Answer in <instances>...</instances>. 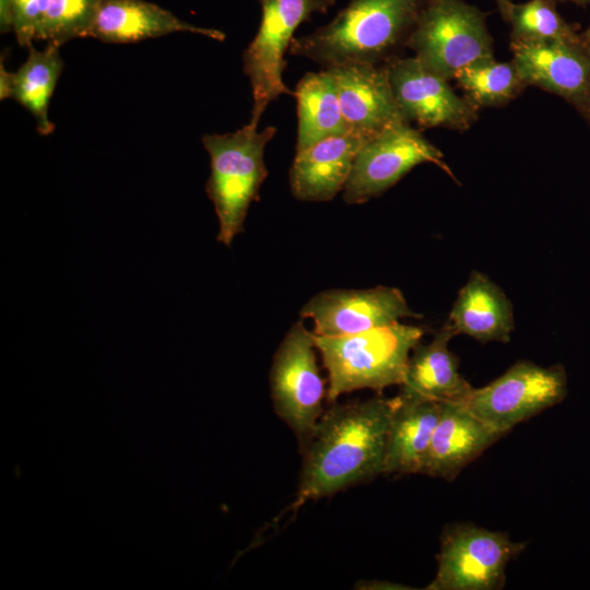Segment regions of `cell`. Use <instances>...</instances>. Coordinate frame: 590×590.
I'll list each match as a JSON object with an SVG mask.
<instances>
[{
  "instance_id": "6da1fadb",
  "label": "cell",
  "mask_w": 590,
  "mask_h": 590,
  "mask_svg": "<svg viewBox=\"0 0 590 590\" xmlns=\"http://www.w3.org/2000/svg\"><path fill=\"white\" fill-rule=\"evenodd\" d=\"M394 398L374 397L331 406L300 449L303 464L293 509L384 474Z\"/></svg>"
},
{
  "instance_id": "7a4b0ae2",
  "label": "cell",
  "mask_w": 590,
  "mask_h": 590,
  "mask_svg": "<svg viewBox=\"0 0 590 590\" xmlns=\"http://www.w3.org/2000/svg\"><path fill=\"white\" fill-rule=\"evenodd\" d=\"M430 0H350L327 24L294 37L290 54L324 69L346 62L381 66L398 57Z\"/></svg>"
},
{
  "instance_id": "3957f363",
  "label": "cell",
  "mask_w": 590,
  "mask_h": 590,
  "mask_svg": "<svg viewBox=\"0 0 590 590\" xmlns=\"http://www.w3.org/2000/svg\"><path fill=\"white\" fill-rule=\"evenodd\" d=\"M424 333L422 327L397 322L347 335H316L328 374L327 402L354 390L401 386L411 352Z\"/></svg>"
},
{
  "instance_id": "277c9868",
  "label": "cell",
  "mask_w": 590,
  "mask_h": 590,
  "mask_svg": "<svg viewBox=\"0 0 590 590\" xmlns=\"http://www.w3.org/2000/svg\"><path fill=\"white\" fill-rule=\"evenodd\" d=\"M276 131L272 126L258 131V125L248 121L234 132L202 137L210 156L205 192L219 220L216 240L225 246L244 232L250 204L259 199L268 176L264 149Z\"/></svg>"
},
{
  "instance_id": "5b68a950",
  "label": "cell",
  "mask_w": 590,
  "mask_h": 590,
  "mask_svg": "<svg viewBox=\"0 0 590 590\" xmlns=\"http://www.w3.org/2000/svg\"><path fill=\"white\" fill-rule=\"evenodd\" d=\"M406 48L428 70L449 81L467 64L494 56L486 14L464 0H430Z\"/></svg>"
},
{
  "instance_id": "8992f818",
  "label": "cell",
  "mask_w": 590,
  "mask_h": 590,
  "mask_svg": "<svg viewBox=\"0 0 590 590\" xmlns=\"http://www.w3.org/2000/svg\"><path fill=\"white\" fill-rule=\"evenodd\" d=\"M316 352L315 332L299 320L278 346L269 374L274 411L295 434L300 449L315 432L327 400Z\"/></svg>"
},
{
  "instance_id": "52a82bcc",
  "label": "cell",
  "mask_w": 590,
  "mask_h": 590,
  "mask_svg": "<svg viewBox=\"0 0 590 590\" xmlns=\"http://www.w3.org/2000/svg\"><path fill=\"white\" fill-rule=\"evenodd\" d=\"M261 22L243 52V71L249 79L252 110L249 121L259 125L269 104L282 94L293 95L284 84L285 52L297 27L315 13H326L335 0H259Z\"/></svg>"
},
{
  "instance_id": "ba28073f",
  "label": "cell",
  "mask_w": 590,
  "mask_h": 590,
  "mask_svg": "<svg viewBox=\"0 0 590 590\" xmlns=\"http://www.w3.org/2000/svg\"><path fill=\"white\" fill-rule=\"evenodd\" d=\"M527 546L473 523L446 527L437 554V573L427 590H498L508 563Z\"/></svg>"
},
{
  "instance_id": "9c48e42d",
  "label": "cell",
  "mask_w": 590,
  "mask_h": 590,
  "mask_svg": "<svg viewBox=\"0 0 590 590\" xmlns=\"http://www.w3.org/2000/svg\"><path fill=\"white\" fill-rule=\"evenodd\" d=\"M567 374L560 364L539 366L521 359L482 388H474L464 406L504 435L517 424L564 400Z\"/></svg>"
},
{
  "instance_id": "30bf717a",
  "label": "cell",
  "mask_w": 590,
  "mask_h": 590,
  "mask_svg": "<svg viewBox=\"0 0 590 590\" xmlns=\"http://www.w3.org/2000/svg\"><path fill=\"white\" fill-rule=\"evenodd\" d=\"M432 163L451 178V169L442 152L410 122L388 127L370 138L358 151L343 199L349 204H362L394 186L415 166Z\"/></svg>"
},
{
  "instance_id": "8fae6325",
  "label": "cell",
  "mask_w": 590,
  "mask_h": 590,
  "mask_svg": "<svg viewBox=\"0 0 590 590\" xmlns=\"http://www.w3.org/2000/svg\"><path fill=\"white\" fill-rule=\"evenodd\" d=\"M384 66L403 118L422 128L470 129L480 107L458 95L449 80L428 70L413 57H396Z\"/></svg>"
},
{
  "instance_id": "7c38bea8",
  "label": "cell",
  "mask_w": 590,
  "mask_h": 590,
  "mask_svg": "<svg viewBox=\"0 0 590 590\" xmlns=\"http://www.w3.org/2000/svg\"><path fill=\"white\" fill-rule=\"evenodd\" d=\"M320 337H340L386 327L404 318H418L397 287L332 288L314 295L302 308Z\"/></svg>"
},
{
  "instance_id": "4fadbf2b",
  "label": "cell",
  "mask_w": 590,
  "mask_h": 590,
  "mask_svg": "<svg viewBox=\"0 0 590 590\" xmlns=\"http://www.w3.org/2000/svg\"><path fill=\"white\" fill-rule=\"evenodd\" d=\"M511 61L526 85L536 86L590 117V54L579 42H511Z\"/></svg>"
},
{
  "instance_id": "5bb4252c",
  "label": "cell",
  "mask_w": 590,
  "mask_h": 590,
  "mask_svg": "<svg viewBox=\"0 0 590 590\" xmlns=\"http://www.w3.org/2000/svg\"><path fill=\"white\" fill-rule=\"evenodd\" d=\"M329 69L335 80L349 131L371 138L388 127L408 122L397 104L384 64L346 62Z\"/></svg>"
},
{
  "instance_id": "9a60e30c",
  "label": "cell",
  "mask_w": 590,
  "mask_h": 590,
  "mask_svg": "<svg viewBox=\"0 0 590 590\" xmlns=\"http://www.w3.org/2000/svg\"><path fill=\"white\" fill-rule=\"evenodd\" d=\"M369 139L370 137L347 131L322 139L296 152L290 169L293 196L309 202L332 200L344 189L355 157Z\"/></svg>"
},
{
  "instance_id": "2e32d148",
  "label": "cell",
  "mask_w": 590,
  "mask_h": 590,
  "mask_svg": "<svg viewBox=\"0 0 590 590\" xmlns=\"http://www.w3.org/2000/svg\"><path fill=\"white\" fill-rule=\"evenodd\" d=\"M502 436L463 403L442 402L421 474L453 481Z\"/></svg>"
},
{
  "instance_id": "e0dca14e",
  "label": "cell",
  "mask_w": 590,
  "mask_h": 590,
  "mask_svg": "<svg viewBox=\"0 0 590 590\" xmlns=\"http://www.w3.org/2000/svg\"><path fill=\"white\" fill-rule=\"evenodd\" d=\"M173 33H192L224 42L216 28L190 24L145 0H103L86 37L107 44H130Z\"/></svg>"
},
{
  "instance_id": "ac0fdd59",
  "label": "cell",
  "mask_w": 590,
  "mask_h": 590,
  "mask_svg": "<svg viewBox=\"0 0 590 590\" xmlns=\"http://www.w3.org/2000/svg\"><path fill=\"white\" fill-rule=\"evenodd\" d=\"M441 406L442 402L403 392L394 397L385 474L421 473Z\"/></svg>"
},
{
  "instance_id": "d6986e66",
  "label": "cell",
  "mask_w": 590,
  "mask_h": 590,
  "mask_svg": "<svg viewBox=\"0 0 590 590\" xmlns=\"http://www.w3.org/2000/svg\"><path fill=\"white\" fill-rule=\"evenodd\" d=\"M456 334L480 342H508L515 328L512 304L486 274L472 271L446 322Z\"/></svg>"
},
{
  "instance_id": "ffe728a7",
  "label": "cell",
  "mask_w": 590,
  "mask_h": 590,
  "mask_svg": "<svg viewBox=\"0 0 590 590\" xmlns=\"http://www.w3.org/2000/svg\"><path fill=\"white\" fill-rule=\"evenodd\" d=\"M455 335L445 323L428 343L418 342L414 346L400 392L439 402L464 403L474 388L459 373L458 359L448 347Z\"/></svg>"
},
{
  "instance_id": "44dd1931",
  "label": "cell",
  "mask_w": 590,
  "mask_h": 590,
  "mask_svg": "<svg viewBox=\"0 0 590 590\" xmlns=\"http://www.w3.org/2000/svg\"><path fill=\"white\" fill-rule=\"evenodd\" d=\"M293 95L296 97L298 117L295 152L349 131L330 69L307 72L298 81Z\"/></svg>"
},
{
  "instance_id": "7402d4cb",
  "label": "cell",
  "mask_w": 590,
  "mask_h": 590,
  "mask_svg": "<svg viewBox=\"0 0 590 590\" xmlns=\"http://www.w3.org/2000/svg\"><path fill=\"white\" fill-rule=\"evenodd\" d=\"M27 48L26 60L13 72L11 98L32 114L42 135H49L55 130L49 104L63 68L60 47L47 43L42 50L33 45Z\"/></svg>"
},
{
  "instance_id": "603a6c76",
  "label": "cell",
  "mask_w": 590,
  "mask_h": 590,
  "mask_svg": "<svg viewBox=\"0 0 590 590\" xmlns=\"http://www.w3.org/2000/svg\"><path fill=\"white\" fill-rule=\"evenodd\" d=\"M455 80L465 97L479 107L506 105L527 86L512 61H498L494 56L467 64Z\"/></svg>"
},
{
  "instance_id": "cb8c5ba5",
  "label": "cell",
  "mask_w": 590,
  "mask_h": 590,
  "mask_svg": "<svg viewBox=\"0 0 590 590\" xmlns=\"http://www.w3.org/2000/svg\"><path fill=\"white\" fill-rule=\"evenodd\" d=\"M508 23L511 42L581 40V35L563 19L553 0L514 3Z\"/></svg>"
},
{
  "instance_id": "d4e9b609",
  "label": "cell",
  "mask_w": 590,
  "mask_h": 590,
  "mask_svg": "<svg viewBox=\"0 0 590 590\" xmlns=\"http://www.w3.org/2000/svg\"><path fill=\"white\" fill-rule=\"evenodd\" d=\"M103 0H50L39 40L61 47L71 39L86 37Z\"/></svg>"
},
{
  "instance_id": "484cf974",
  "label": "cell",
  "mask_w": 590,
  "mask_h": 590,
  "mask_svg": "<svg viewBox=\"0 0 590 590\" xmlns=\"http://www.w3.org/2000/svg\"><path fill=\"white\" fill-rule=\"evenodd\" d=\"M50 0H12V31L21 46L30 47L39 39L40 28Z\"/></svg>"
},
{
  "instance_id": "4316f807",
  "label": "cell",
  "mask_w": 590,
  "mask_h": 590,
  "mask_svg": "<svg viewBox=\"0 0 590 590\" xmlns=\"http://www.w3.org/2000/svg\"><path fill=\"white\" fill-rule=\"evenodd\" d=\"M13 88V72L5 69L4 64H0V98L7 99L12 97Z\"/></svg>"
},
{
  "instance_id": "83f0119b",
  "label": "cell",
  "mask_w": 590,
  "mask_h": 590,
  "mask_svg": "<svg viewBox=\"0 0 590 590\" xmlns=\"http://www.w3.org/2000/svg\"><path fill=\"white\" fill-rule=\"evenodd\" d=\"M0 25H1L2 33L12 31V25H13L12 0H0Z\"/></svg>"
},
{
  "instance_id": "f1b7e54d",
  "label": "cell",
  "mask_w": 590,
  "mask_h": 590,
  "mask_svg": "<svg viewBox=\"0 0 590 590\" xmlns=\"http://www.w3.org/2000/svg\"><path fill=\"white\" fill-rule=\"evenodd\" d=\"M495 3L502 19L508 23L510 9L514 3L511 0H495Z\"/></svg>"
},
{
  "instance_id": "f546056e",
  "label": "cell",
  "mask_w": 590,
  "mask_h": 590,
  "mask_svg": "<svg viewBox=\"0 0 590 590\" xmlns=\"http://www.w3.org/2000/svg\"><path fill=\"white\" fill-rule=\"evenodd\" d=\"M582 44L590 54V28H587V31L581 35Z\"/></svg>"
},
{
  "instance_id": "4dcf8cb0",
  "label": "cell",
  "mask_w": 590,
  "mask_h": 590,
  "mask_svg": "<svg viewBox=\"0 0 590 590\" xmlns=\"http://www.w3.org/2000/svg\"><path fill=\"white\" fill-rule=\"evenodd\" d=\"M553 1H570L579 5H586L590 2V0H553Z\"/></svg>"
},
{
  "instance_id": "1f68e13d",
  "label": "cell",
  "mask_w": 590,
  "mask_h": 590,
  "mask_svg": "<svg viewBox=\"0 0 590 590\" xmlns=\"http://www.w3.org/2000/svg\"><path fill=\"white\" fill-rule=\"evenodd\" d=\"M589 122H590V117H589Z\"/></svg>"
},
{
  "instance_id": "d6a6232c",
  "label": "cell",
  "mask_w": 590,
  "mask_h": 590,
  "mask_svg": "<svg viewBox=\"0 0 590 590\" xmlns=\"http://www.w3.org/2000/svg\"><path fill=\"white\" fill-rule=\"evenodd\" d=\"M588 28H590V26Z\"/></svg>"
}]
</instances>
